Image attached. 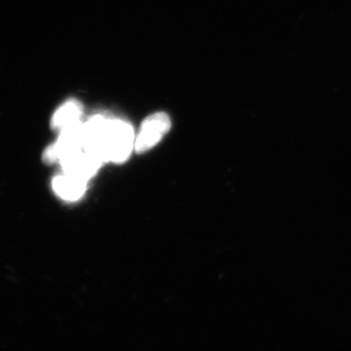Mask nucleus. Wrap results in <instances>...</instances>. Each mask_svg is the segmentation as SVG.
<instances>
[{"instance_id":"obj_5","label":"nucleus","mask_w":351,"mask_h":351,"mask_svg":"<svg viewBox=\"0 0 351 351\" xmlns=\"http://www.w3.org/2000/svg\"><path fill=\"white\" fill-rule=\"evenodd\" d=\"M89 180L83 179L81 176L72 173L64 172L57 176L53 181V189L58 197L74 202L81 198L86 193Z\"/></svg>"},{"instance_id":"obj_1","label":"nucleus","mask_w":351,"mask_h":351,"mask_svg":"<svg viewBox=\"0 0 351 351\" xmlns=\"http://www.w3.org/2000/svg\"><path fill=\"white\" fill-rule=\"evenodd\" d=\"M86 149L96 153L104 162H125L134 150L136 134L130 123L123 119L95 115L83 123Z\"/></svg>"},{"instance_id":"obj_2","label":"nucleus","mask_w":351,"mask_h":351,"mask_svg":"<svg viewBox=\"0 0 351 351\" xmlns=\"http://www.w3.org/2000/svg\"><path fill=\"white\" fill-rule=\"evenodd\" d=\"M84 148H86V139H84L83 123L81 122L77 125L62 131L56 143L46 150L45 158L48 162H60L63 159L70 157L71 155Z\"/></svg>"},{"instance_id":"obj_6","label":"nucleus","mask_w":351,"mask_h":351,"mask_svg":"<svg viewBox=\"0 0 351 351\" xmlns=\"http://www.w3.org/2000/svg\"><path fill=\"white\" fill-rule=\"evenodd\" d=\"M82 105L77 100L71 99L64 104L53 114L51 119V125L53 129L60 130V132L64 130L70 129L72 126L77 125L81 123L82 117Z\"/></svg>"},{"instance_id":"obj_3","label":"nucleus","mask_w":351,"mask_h":351,"mask_svg":"<svg viewBox=\"0 0 351 351\" xmlns=\"http://www.w3.org/2000/svg\"><path fill=\"white\" fill-rule=\"evenodd\" d=\"M171 129V119L165 113H155L147 117L136 136L134 150L136 153H146L162 140Z\"/></svg>"},{"instance_id":"obj_4","label":"nucleus","mask_w":351,"mask_h":351,"mask_svg":"<svg viewBox=\"0 0 351 351\" xmlns=\"http://www.w3.org/2000/svg\"><path fill=\"white\" fill-rule=\"evenodd\" d=\"M103 162V159L100 158L96 153L84 148L71 155L70 157L63 159L60 162V165L63 167L64 172L72 173L75 176H81L83 179L89 180L96 174Z\"/></svg>"}]
</instances>
